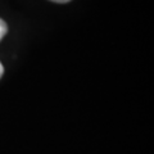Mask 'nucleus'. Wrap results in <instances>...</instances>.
<instances>
[{
	"instance_id": "nucleus-3",
	"label": "nucleus",
	"mask_w": 154,
	"mask_h": 154,
	"mask_svg": "<svg viewBox=\"0 0 154 154\" xmlns=\"http://www.w3.org/2000/svg\"><path fill=\"white\" fill-rule=\"evenodd\" d=\"M51 2H55V3H68L71 0H51Z\"/></svg>"
},
{
	"instance_id": "nucleus-2",
	"label": "nucleus",
	"mask_w": 154,
	"mask_h": 154,
	"mask_svg": "<svg viewBox=\"0 0 154 154\" xmlns=\"http://www.w3.org/2000/svg\"><path fill=\"white\" fill-rule=\"evenodd\" d=\"M3 73H4V67H3V64H2V63H0V79H2Z\"/></svg>"
},
{
	"instance_id": "nucleus-1",
	"label": "nucleus",
	"mask_w": 154,
	"mask_h": 154,
	"mask_svg": "<svg viewBox=\"0 0 154 154\" xmlns=\"http://www.w3.org/2000/svg\"><path fill=\"white\" fill-rule=\"evenodd\" d=\"M7 32H8V26H7V23L3 21L2 18H0V40L7 35Z\"/></svg>"
}]
</instances>
